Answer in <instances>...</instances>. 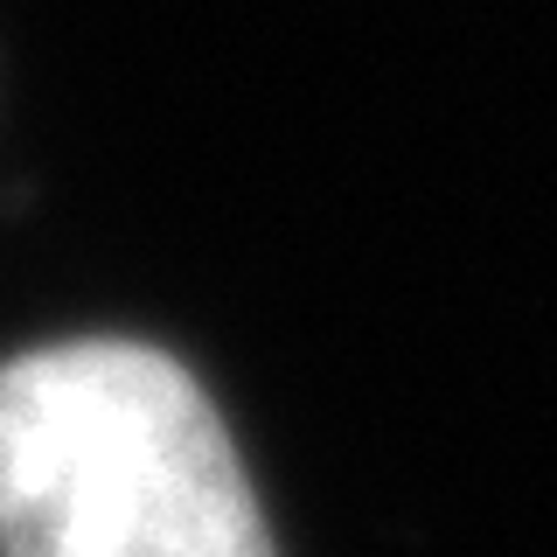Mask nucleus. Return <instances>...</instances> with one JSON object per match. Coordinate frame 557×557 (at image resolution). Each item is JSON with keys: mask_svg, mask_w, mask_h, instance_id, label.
Instances as JSON below:
<instances>
[{"mask_svg": "<svg viewBox=\"0 0 557 557\" xmlns=\"http://www.w3.org/2000/svg\"><path fill=\"white\" fill-rule=\"evenodd\" d=\"M0 557H278L202 383L139 342L0 362Z\"/></svg>", "mask_w": 557, "mask_h": 557, "instance_id": "f257e3e1", "label": "nucleus"}]
</instances>
